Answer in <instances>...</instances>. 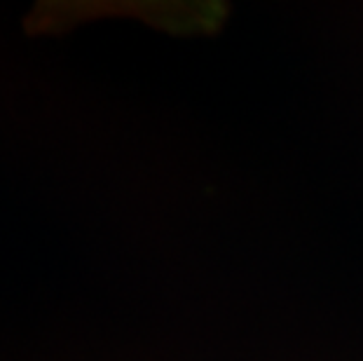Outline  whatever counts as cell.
Here are the masks:
<instances>
[{
    "label": "cell",
    "mask_w": 363,
    "mask_h": 361,
    "mask_svg": "<svg viewBox=\"0 0 363 361\" xmlns=\"http://www.w3.org/2000/svg\"><path fill=\"white\" fill-rule=\"evenodd\" d=\"M106 14H131L160 30L174 35H211L225 24L228 3H40L24 19L30 35L64 33L80 21L106 17Z\"/></svg>",
    "instance_id": "1"
}]
</instances>
